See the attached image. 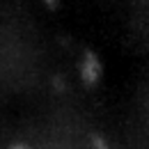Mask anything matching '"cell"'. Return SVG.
<instances>
[{
	"instance_id": "6da1fadb",
	"label": "cell",
	"mask_w": 149,
	"mask_h": 149,
	"mask_svg": "<svg viewBox=\"0 0 149 149\" xmlns=\"http://www.w3.org/2000/svg\"><path fill=\"white\" fill-rule=\"evenodd\" d=\"M14 149H23V147H14Z\"/></svg>"
}]
</instances>
